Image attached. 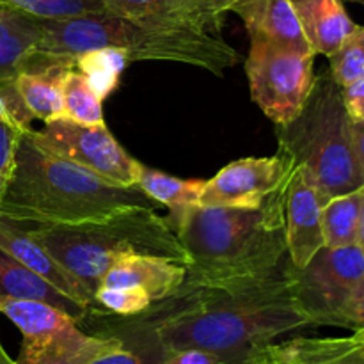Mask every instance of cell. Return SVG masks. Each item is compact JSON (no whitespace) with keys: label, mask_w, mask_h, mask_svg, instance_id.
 I'll return each instance as SVG.
<instances>
[{"label":"cell","mask_w":364,"mask_h":364,"mask_svg":"<svg viewBox=\"0 0 364 364\" xmlns=\"http://www.w3.org/2000/svg\"><path fill=\"white\" fill-rule=\"evenodd\" d=\"M315 53L297 52L251 38L245 73L251 96L269 119L287 127L301 114L315 85Z\"/></svg>","instance_id":"8"},{"label":"cell","mask_w":364,"mask_h":364,"mask_svg":"<svg viewBox=\"0 0 364 364\" xmlns=\"http://www.w3.org/2000/svg\"><path fill=\"white\" fill-rule=\"evenodd\" d=\"M0 313L23 338L18 364H91L124 345L116 334L84 333L78 320L43 302L0 297Z\"/></svg>","instance_id":"7"},{"label":"cell","mask_w":364,"mask_h":364,"mask_svg":"<svg viewBox=\"0 0 364 364\" xmlns=\"http://www.w3.org/2000/svg\"><path fill=\"white\" fill-rule=\"evenodd\" d=\"M329 73L340 87L364 77V27L355 25L340 48L329 55Z\"/></svg>","instance_id":"27"},{"label":"cell","mask_w":364,"mask_h":364,"mask_svg":"<svg viewBox=\"0 0 364 364\" xmlns=\"http://www.w3.org/2000/svg\"><path fill=\"white\" fill-rule=\"evenodd\" d=\"M350 132H352V144H354L355 156H358V162L364 173V119L352 121Z\"/></svg>","instance_id":"37"},{"label":"cell","mask_w":364,"mask_h":364,"mask_svg":"<svg viewBox=\"0 0 364 364\" xmlns=\"http://www.w3.org/2000/svg\"><path fill=\"white\" fill-rule=\"evenodd\" d=\"M196 2H198L199 6L206 11V13L212 14L215 20L223 21L224 14L231 13V9H233L235 4L240 2V0H196Z\"/></svg>","instance_id":"36"},{"label":"cell","mask_w":364,"mask_h":364,"mask_svg":"<svg viewBox=\"0 0 364 364\" xmlns=\"http://www.w3.org/2000/svg\"><path fill=\"white\" fill-rule=\"evenodd\" d=\"M352 2H359V4H363V6H364V0H352Z\"/></svg>","instance_id":"41"},{"label":"cell","mask_w":364,"mask_h":364,"mask_svg":"<svg viewBox=\"0 0 364 364\" xmlns=\"http://www.w3.org/2000/svg\"><path fill=\"white\" fill-rule=\"evenodd\" d=\"M363 199H361V212H359V228H358V245L364 252V185H363Z\"/></svg>","instance_id":"38"},{"label":"cell","mask_w":364,"mask_h":364,"mask_svg":"<svg viewBox=\"0 0 364 364\" xmlns=\"http://www.w3.org/2000/svg\"><path fill=\"white\" fill-rule=\"evenodd\" d=\"M354 334H355V336H358V340L361 341V345H363V348H364V329L354 331Z\"/></svg>","instance_id":"40"},{"label":"cell","mask_w":364,"mask_h":364,"mask_svg":"<svg viewBox=\"0 0 364 364\" xmlns=\"http://www.w3.org/2000/svg\"><path fill=\"white\" fill-rule=\"evenodd\" d=\"M160 364H240L235 361H228L223 355L213 354V352L201 350V348H185V350L167 354L160 361Z\"/></svg>","instance_id":"32"},{"label":"cell","mask_w":364,"mask_h":364,"mask_svg":"<svg viewBox=\"0 0 364 364\" xmlns=\"http://www.w3.org/2000/svg\"><path fill=\"white\" fill-rule=\"evenodd\" d=\"M338 326L348 327L352 331L364 329V281L341 311Z\"/></svg>","instance_id":"33"},{"label":"cell","mask_w":364,"mask_h":364,"mask_svg":"<svg viewBox=\"0 0 364 364\" xmlns=\"http://www.w3.org/2000/svg\"><path fill=\"white\" fill-rule=\"evenodd\" d=\"M341 98H343L345 110H347L350 121L364 119V77L352 84L341 87Z\"/></svg>","instance_id":"34"},{"label":"cell","mask_w":364,"mask_h":364,"mask_svg":"<svg viewBox=\"0 0 364 364\" xmlns=\"http://www.w3.org/2000/svg\"><path fill=\"white\" fill-rule=\"evenodd\" d=\"M287 191L258 208L194 205L171 212L167 220L188 255L180 291L238 287L281 270L287 256Z\"/></svg>","instance_id":"2"},{"label":"cell","mask_w":364,"mask_h":364,"mask_svg":"<svg viewBox=\"0 0 364 364\" xmlns=\"http://www.w3.org/2000/svg\"><path fill=\"white\" fill-rule=\"evenodd\" d=\"M137 185L153 201L169 206L171 212H180L187 206L199 205L206 180H181L142 166Z\"/></svg>","instance_id":"23"},{"label":"cell","mask_w":364,"mask_h":364,"mask_svg":"<svg viewBox=\"0 0 364 364\" xmlns=\"http://www.w3.org/2000/svg\"><path fill=\"white\" fill-rule=\"evenodd\" d=\"M361 188L331 198L323 205L322 230L326 247H347L358 244L359 212H361L363 199Z\"/></svg>","instance_id":"22"},{"label":"cell","mask_w":364,"mask_h":364,"mask_svg":"<svg viewBox=\"0 0 364 364\" xmlns=\"http://www.w3.org/2000/svg\"><path fill=\"white\" fill-rule=\"evenodd\" d=\"M95 295L107 270L127 255H153L188 267V255L167 217L156 208H124L100 219L23 228Z\"/></svg>","instance_id":"5"},{"label":"cell","mask_w":364,"mask_h":364,"mask_svg":"<svg viewBox=\"0 0 364 364\" xmlns=\"http://www.w3.org/2000/svg\"><path fill=\"white\" fill-rule=\"evenodd\" d=\"M242 364H288L281 352L279 343H265L262 347L255 348Z\"/></svg>","instance_id":"35"},{"label":"cell","mask_w":364,"mask_h":364,"mask_svg":"<svg viewBox=\"0 0 364 364\" xmlns=\"http://www.w3.org/2000/svg\"><path fill=\"white\" fill-rule=\"evenodd\" d=\"M141 340L134 345H124L117 350L102 355L91 364H160L166 354L148 329L141 327Z\"/></svg>","instance_id":"29"},{"label":"cell","mask_w":364,"mask_h":364,"mask_svg":"<svg viewBox=\"0 0 364 364\" xmlns=\"http://www.w3.org/2000/svg\"><path fill=\"white\" fill-rule=\"evenodd\" d=\"M242 363H244V361H242ZM242 363H240V364H242Z\"/></svg>","instance_id":"42"},{"label":"cell","mask_w":364,"mask_h":364,"mask_svg":"<svg viewBox=\"0 0 364 364\" xmlns=\"http://www.w3.org/2000/svg\"><path fill=\"white\" fill-rule=\"evenodd\" d=\"M326 201L304 169L297 167L287 191L284 233L287 255L295 269H304L313 256L326 247L322 208Z\"/></svg>","instance_id":"12"},{"label":"cell","mask_w":364,"mask_h":364,"mask_svg":"<svg viewBox=\"0 0 364 364\" xmlns=\"http://www.w3.org/2000/svg\"><path fill=\"white\" fill-rule=\"evenodd\" d=\"M95 301L109 313L121 316H137L153 304L148 291L141 287H98Z\"/></svg>","instance_id":"28"},{"label":"cell","mask_w":364,"mask_h":364,"mask_svg":"<svg viewBox=\"0 0 364 364\" xmlns=\"http://www.w3.org/2000/svg\"><path fill=\"white\" fill-rule=\"evenodd\" d=\"M130 64L127 52L121 48H96L75 57V70L85 75L98 98L105 100L119 85L121 75Z\"/></svg>","instance_id":"24"},{"label":"cell","mask_w":364,"mask_h":364,"mask_svg":"<svg viewBox=\"0 0 364 364\" xmlns=\"http://www.w3.org/2000/svg\"><path fill=\"white\" fill-rule=\"evenodd\" d=\"M156 208L139 185L121 187L48 151L21 135L14 171L0 199V217L20 228L60 226L100 219L119 210Z\"/></svg>","instance_id":"4"},{"label":"cell","mask_w":364,"mask_h":364,"mask_svg":"<svg viewBox=\"0 0 364 364\" xmlns=\"http://www.w3.org/2000/svg\"><path fill=\"white\" fill-rule=\"evenodd\" d=\"M0 6L21 11L39 20H59L107 11L103 0H0Z\"/></svg>","instance_id":"26"},{"label":"cell","mask_w":364,"mask_h":364,"mask_svg":"<svg viewBox=\"0 0 364 364\" xmlns=\"http://www.w3.org/2000/svg\"><path fill=\"white\" fill-rule=\"evenodd\" d=\"M25 130L28 128L14 123V121L0 119V199L6 194V188L13 176L16 149Z\"/></svg>","instance_id":"30"},{"label":"cell","mask_w":364,"mask_h":364,"mask_svg":"<svg viewBox=\"0 0 364 364\" xmlns=\"http://www.w3.org/2000/svg\"><path fill=\"white\" fill-rule=\"evenodd\" d=\"M350 117L341 87L327 71L315 77L304 109L287 127H277L279 148L304 169L323 201L348 194L364 185V173L352 144Z\"/></svg>","instance_id":"6"},{"label":"cell","mask_w":364,"mask_h":364,"mask_svg":"<svg viewBox=\"0 0 364 364\" xmlns=\"http://www.w3.org/2000/svg\"><path fill=\"white\" fill-rule=\"evenodd\" d=\"M288 364H364V348L355 334L347 338H294L281 341Z\"/></svg>","instance_id":"21"},{"label":"cell","mask_w":364,"mask_h":364,"mask_svg":"<svg viewBox=\"0 0 364 364\" xmlns=\"http://www.w3.org/2000/svg\"><path fill=\"white\" fill-rule=\"evenodd\" d=\"M64 117L82 124H103L102 100L78 70H68L63 82Z\"/></svg>","instance_id":"25"},{"label":"cell","mask_w":364,"mask_h":364,"mask_svg":"<svg viewBox=\"0 0 364 364\" xmlns=\"http://www.w3.org/2000/svg\"><path fill=\"white\" fill-rule=\"evenodd\" d=\"M295 169V160L283 148L272 156L235 160L206 181L199 206L258 208L287 191Z\"/></svg>","instance_id":"11"},{"label":"cell","mask_w":364,"mask_h":364,"mask_svg":"<svg viewBox=\"0 0 364 364\" xmlns=\"http://www.w3.org/2000/svg\"><path fill=\"white\" fill-rule=\"evenodd\" d=\"M0 364H18L16 359H11V355L7 354L2 343H0Z\"/></svg>","instance_id":"39"},{"label":"cell","mask_w":364,"mask_h":364,"mask_svg":"<svg viewBox=\"0 0 364 364\" xmlns=\"http://www.w3.org/2000/svg\"><path fill=\"white\" fill-rule=\"evenodd\" d=\"M290 274L313 326H338L341 311L364 281V252L358 244L323 247L304 269L290 263Z\"/></svg>","instance_id":"9"},{"label":"cell","mask_w":364,"mask_h":364,"mask_svg":"<svg viewBox=\"0 0 364 364\" xmlns=\"http://www.w3.org/2000/svg\"><path fill=\"white\" fill-rule=\"evenodd\" d=\"M0 297L43 302L73 316L78 322L85 320L89 313H92L80 302L73 301L55 287H52L41 276L21 265L18 259L4 252L2 249H0Z\"/></svg>","instance_id":"16"},{"label":"cell","mask_w":364,"mask_h":364,"mask_svg":"<svg viewBox=\"0 0 364 364\" xmlns=\"http://www.w3.org/2000/svg\"><path fill=\"white\" fill-rule=\"evenodd\" d=\"M105 9L141 23L171 25L219 31L220 21L206 13L196 0H103Z\"/></svg>","instance_id":"17"},{"label":"cell","mask_w":364,"mask_h":364,"mask_svg":"<svg viewBox=\"0 0 364 364\" xmlns=\"http://www.w3.org/2000/svg\"><path fill=\"white\" fill-rule=\"evenodd\" d=\"M66 68L50 66L45 70L21 71L14 78L18 92L34 119L45 123L64 117L63 82Z\"/></svg>","instance_id":"20"},{"label":"cell","mask_w":364,"mask_h":364,"mask_svg":"<svg viewBox=\"0 0 364 364\" xmlns=\"http://www.w3.org/2000/svg\"><path fill=\"white\" fill-rule=\"evenodd\" d=\"M174 304L144 322L164 354L201 348L242 363L281 334L313 326L299 301L290 267L252 283L174 295Z\"/></svg>","instance_id":"1"},{"label":"cell","mask_w":364,"mask_h":364,"mask_svg":"<svg viewBox=\"0 0 364 364\" xmlns=\"http://www.w3.org/2000/svg\"><path fill=\"white\" fill-rule=\"evenodd\" d=\"M187 281V267L153 255H127L102 277L100 287H141L153 302L173 299Z\"/></svg>","instance_id":"14"},{"label":"cell","mask_w":364,"mask_h":364,"mask_svg":"<svg viewBox=\"0 0 364 364\" xmlns=\"http://www.w3.org/2000/svg\"><path fill=\"white\" fill-rule=\"evenodd\" d=\"M291 6L315 53L333 55L355 28L343 0H291Z\"/></svg>","instance_id":"18"},{"label":"cell","mask_w":364,"mask_h":364,"mask_svg":"<svg viewBox=\"0 0 364 364\" xmlns=\"http://www.w3.org/2000/svg\"><path fill=\"white\" fill-rule=\"evenodd\" d=\"M96 48H121L134 60L183 63L223 77L240 57L233 46L208 31L171 25L141 23L117 14L85 13L78 16L43 20L38 46L21 71L50 66L75 68V57ZM20 71V73H21Z\"/></svg>","instance_id":"3"},{"label":"cell","mask_w":364,"mask_h":364,"mask_svg":"<svg viewBox=\"0 0 364 364\" xmlns=\"http://www.w3.org/2000/svg\"><path fill=\"white\" fill-rule=\"evenodd\" d=\"M0 249L13 256L14 259H18L21 265L31 269L32 272L41 276L45 281H48L52 287L63 291L64 295L80 302L91 311L96 309L98 304L95 301V295L89 291V288L78 277H75L70 270L64 269L23 228L2 219V217H0Z\"/></svg>","instance_id":"13"},{"label":"cell","mask_w":364,"mask_h":364,"mask_svg":"<svg viewBox=\"0 0 364 364\" xmlns=\"http://www.w3.org/2000/svg\"><path fill=\"white\" fill-rule=\"evenodd\" d=\"M0 119L14 121L25 128H31V121L34 119L25 107L14 80L0 84Z\"/></svg>","instance_id":"31"},{"label":"cell","mask_w":364,"mask_h":364,"mask_svg":"<svg viewBox=\"0 0 364 364\" xmlns=\"http://www.w3.org/2000/svg\"><path fill=\"white\" fill-rule=\"evenodd\" d=\"M231 13L242 18L249 38H262L284 48L315 53L302 32L291 0H240Z\"/></svg>","instance_id":"15"},{"label":"cell","mask_w":364,"mask_h":364,"mask_svg":"<svg viewBox=\"0 0 364 364\" xmlns=\"http://www.w3.org/2000/svg\"><path fill=\"white\" fill-rule=\"evenodd\" d=\"M32 137L48 151L98 174L103 180L121 187L139 183L142 164L132 159L103 124H82L68 117L45 123Z\"/></svg>","instance_id":"10"},{"label":"cell","mask_w":364,"mask_h":364,"mask_svg":"<svg viewBox=\"0 0 364 364\" xmlns=\"http://www.w3.org/2000/svg\"><path fill=\"white\" fill-rule=\"evenodd\" d=\"M43 34V20L0 6V84L13 82Z\"/></svg>","instance_id":"19"}]
</instances>
